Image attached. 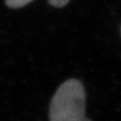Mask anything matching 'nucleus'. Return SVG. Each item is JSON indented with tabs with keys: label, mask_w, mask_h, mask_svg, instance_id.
<instances>
[{
	"label": "nucleus",
	"mask_w": 121,
	"mask_h": 121,
	"mask_svg": "<svg viewBox=\"0 0 121 121\" xmlns=\"http://www.w3.org/2000/svg\"><path fill=\"white\" fill-rule=\"evenodd\" d=\"M85 90L82 83L69 79L59 87L50 104V121H84Z\"/></svg>",
	"instance_id": "nucleus-1"
},
{
	"label": "nucleus",
	"mask_w": 121,
	"mask_h": 121,
	"mask_svg": "<svg viewBox=\"0 0 121 121\" xmlns=\"http://www.w3.org/2000/svg\"><path fill=\"white\" fill-rule=\"evenodd\" d=\"M33 0H5V4L11 9H19L27 5Z\"/></svg>",
	"instance_id": "nucleus-2"
},
{
	"label": "nucleus",
	"mask_w": 121,
	"mask_h": 121,
	"mask_svg": "<svg viewBox=\"0 0 121 121\" xmlns=\"http://www.w3.org/2000/svg\"><path fill=\"white\" fill-rule=\"evenodd\" d=\"M48 1L51 5L54 6V7L60 8L67 4L70 0H48Z\"/></svg>",
	"instance_id": "nucleus-3"
},
{
	"label": "nucleus",
	"mask_w": 121,
	"mask_h": 121,
	"mask_svg": "<svg viewBox=\"0 0 121 121\" xmlns=\"http://www.w3.org/2000/svg\"><path fill=\"white\" fill-rule=\"evenodd\" d=\"M84 121H92L90 119H87V118H85V119H84Z\"/></svg>",
	"instance_id": "nucleus-4"
}]
</instances>
